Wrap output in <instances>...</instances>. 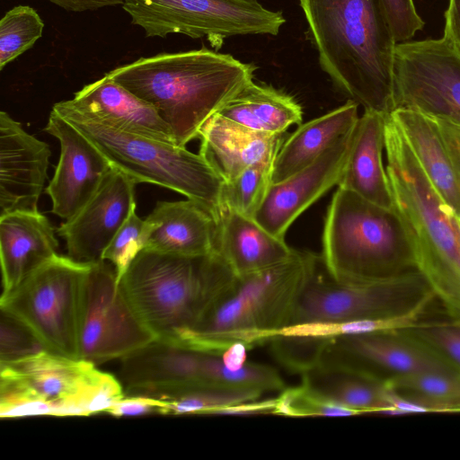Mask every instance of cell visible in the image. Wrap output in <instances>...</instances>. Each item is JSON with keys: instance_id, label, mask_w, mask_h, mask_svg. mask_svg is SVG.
I'll return each instance as SVG.
<instances>
[{"instance_id": "obj_1", "label": "cell", "mask_w": 460, "mask_h": 460, "mask_svg": "<svg viewBox=\"0 0 460 460\" xmlns=\"http://www.w3.org/2000/svg\"><path fill=\"white\" fill-rule=\"evenodd\" d=\"M321 68L364 111L394 110L396 42L380 0H298Z\"/></svg>"}, {"instance_id": "obj_2", "label": "cell", "mask_w": 460, "mask_h": 460, "mask_svg": "<svg viewBox=\"0 0 460 460\" xmlns=\"http://www.w3.org/2000/svg\"><path fill=\"white\" fill-rule=\"evenodd\" d=\"M256 68L203 46L142 57L106 75L153 105L176 145L185 146L210 117L253 81Z\"/></svg>"}, {"instance_id": "obj_3", "label": "cell", "mask_w": 460, "mask_h": 460, "mask_svg": "<svg viewBox=\"0 0 460 460\" xmlns=\"http://www.w3.org/2000/svg\"><path fill=\"white\" fill-rule=\"evenodd\" d=\"M385 151L394 209L415 269L452 320L460 322V217L437 192L391 114L385 119Z\"/></svg>"}, {"instance_id": "obj_4", "label": "cell", "mask_w": 460, "mask_h": 460, "mask_svg": "<svg viewBox=\"0 0 460 460\" xmlns=\"http://www.w3.org/2000/svg\"><path fill=\"white\" fill-rule=\"evenodd\" d=\"M234 277L217 252L184 256L144 248L119 284L155 338L174 341L208 314Z\"/></svg>"}, {"instance_id": "obj_5", "label": "cell", "mask_w": 460, "mask_h": 460, "mask_svg": "<svg viewBox=\"0 0 460 460\" xmlns=\"http://www.w3.org/2000/svg\"><path fill=\"white\" fill-rule=\"evenodd\" d=\"M308 272V252L235 276L226 292L194 327L173 341L222 354L234 343L248 348L269 342L290 321Z\"/></svg>"}, {"instance_id": "obj_6", "label": "cell", "mask_w": 460, "mask_h": 460, "mask_svg": "<svg viewBox=\"0 0 460 460\" xmlns=\"http://www.w3.org/2000/svg\"><path fill=\"white\" fill-rule=\"evenodd\" d=\"M95 366L47 349L0 362V417L105 413L126 394L120 380Z\"/></svg>"}, {"instance_id": "obj_7", "label": "cell", "mask_w": 460, "mask_h": 460, "mask_svg": "<svg viewBox=\"0 0 460 460\" xmlns=\"http://www.w3.org/2000/svg\"><path fill=\"white\" fill-rule=\"evenodd\" d=\"M323 261L340 283L360 285L416 270L406 233L387 209L338 186L323 230Z\"/></svg>"}, {"instance_id": "obj_8", "label": "cell", "mask_w": 460, "mask_h": 460, "mask_svg": "<svg viewBox=\"0 0 460 460\" xmlns=\"http://www.w3.org/2000/svg\"><path fill=\"white\" fill-rule=\"evenodd\" d=\"M52 110L89 139L111 166L137 183L163 186L198 201L217 219L224 181L199 154L119 128L77 110L69 100L55 103Z\"/></svg>"}, {"instance_id": "obj_9", "label": "cell", "mask_w": 460, "mask_h": 460, "mask_svg": "<svg viewBox=\"0 0 460 460\" xmlns=\"http://www.w3.org/2000/svg\"><path fill=\"white\" fill-rule=\"evenodd\" d=\"M119 376L126 394L157 399L196 389H285L282 377L271 367L248 361L233 370L224 364L222 354L162 339L120 358Z\"/></svg>"}, {"instance_id": "obj_10", "label": "cell", "mask_w": 460, "mask_h": 460, "mask_svg": "<svg viewBox=\"0 0 460 460\" xmlns=\"http://www.w3.org/2000/svg\"><path fill=\"white\" fill-rule=\"evenodd\" d=\"M89 265L55 255L1 296V311L22 323L45 349L79 358L83 288Z\"/></svg>"}, {"instance_id": "obj_11", "label": "cell", "mask_w": 460, "mask_h": 460, "mask_svg": "<svg viewBox=\"0 0 460 460\" xmlns=\"http://www.w3.org/2000/svg\"><path fill=\"white\" fill-rule=\"evenodd\" d=\"M429 290L417 270L367 284H342L328 272L321 254L308 252L307 276L288 326L393 316Z\"/></svg>"}, {"instance_id": "obj_12", "label": "cell", "mask_w": 460, "mask_h": 460, "mask_svg": "<svg viewBox=\"0 0 460 460\" xmlns=\"http://www.w3.org/2000/svg\"><path fill=\"white\" fill-rule=\"evenodd\" d=\"M121 6L146 37L206 38L216 50L234 36H276L286 22L281 11L258 0H123Z\"/></svg>"}, {"instance_id": "obj_13", "label": "cell", "mask_w": 460, "mask_h": 460, "mask_svg": "<svg viewBox=\"0 0 460 460\" xmlns=\"http://www.w3.org/2000/svg\"><path fill=\"white\" fill-rule=\"evenodd\" d=\"M155 336L140 320L111 263L89 265L82 296L79 358L94 365L122 358Z\"/></svg>"}, {"instance_id": "obj_14", "label": "cell", "mask_w": 460, "mask_h": 460, "mask_svg": "<svg viewBox=\"0 0 460 460\" xmlns=\"http://www.w3.org/2000/svg\"><path fill=\"white\" fill-rule=\"evenodd\" d=\"M394 85V110H413L460 126V54L444 38L397 43Z\"/></svg>"}, {"instance_id": "obj_15", "label": "cell", "mask_w": 460, "mask_h": 460, "mask_svg": "<svg viewBox=\"0 0 460 460\" xmlns=\"http://www.w3.org/2000/svg\"><path fill=\"white\" fill-rule=\"evenodd\" d=\"M314 367L349 371L382 384L393 376L460 371L445 356L406 331L326 340L321 343Z\"/></svg>"}, {"instance_id": "obj_16", "label": "cell", "mask_w": 460, "mask_h": 460, "mask_svg": "<svg viewBox=\"0 0 460 460\" xmlns=\"http://www.w3.org/2000/svg\"><path fill=\"white\" fill-rule=\"evenodd\" d=\"M137 184L134 179L111 166L87 203L57 230L66 241L70 259L84 264L103 261L111 239L136 209Z\"/></svg>"}, {"instance_id": "obj_17", "label": "cell", "mask_w": 460, "mask_h": 460, "mask_svg": "<svg viewBox=\"0 0 460 460\" xmlns=\"http://www.w3.org/2000/svg\"><path fill=\"white\" fill-rule=\"evenodd\" d=\"M44 130L60 143V156L45 192L51 212L67 220L93 197L111 168L100 150L79 130L51 110Z\"/></svg>"}, {"instance_id": "obj_18", "label": "cell", "mask_w": 460, "mask_h": 460, "mask_svg": "<svg viewBox=\"0 0 460 460\" xmlns=\"http://www.w3.org/2000/svg\"><path fill=\"white\" fill-rule=\"evenodd\" d=\"M354 128L307 167L283 181L271 183L253 218L273 235L285 239L294 221L332 187L338 186Z\"/></svg>"}, {"instance_id": "obj_19", "label": "cell", "mask_w": 460, "mask_h": 460, "mask_svg": "<svg viewBox=\"0 0 460 460\" xmlns=\"http://www.w3.org/2000/svg\"><path fill=\"white\" fill-rule=\"evenodd\" d=\"M50 156L47 143L0 112V216L38 211Z\"/></svg>"}, {"instance_id": "obj_20", "label": "cell", "mask_w": 460, "mask_h": 460, "mask_svg": "<svg viewBox=\"0 0 460 460\" xmlns=\"http://www.w3.org/2000/svg\"><path fill=\"white\" fill-rule=\"evenodd\" d=\"M390 114L437 192L460 217V126L409 109Z\"/></svg>"}, {"instance_id": "obj_21", "label": "cell", "mask_w": 460, "mask_h": 460, "mask_svg": "<svg viewBox=\"0 0 460 460\" xmlns=\"http://www.w3.org/2000/svg\"><path fill=\"white\" fill-rule=\"evenodd\" d=\"M217 233L216 217L198 201H158L145 219L144 248L184 256L207 255L216 252Z\"/></svg>"}, {"instance_id": "obj_22", "label": "cell", "mask_w": 460, "mask_h": 460, "mask_svg": "<svg viewBox=\"0 0 460 460\" xmlns=\"http://www.w3.org/2000/svg\"><path fill=\"white\" fill-rule=\"evenodd\" d=\"M288 136L259 133L216 113L199 130V155L226 182L253 164L273 165Z\"/></svg>"}, {"instance_id": "obj_23", "label": "cell", "mask_w": 460, "mask_h": 460, "mask_svg": "<svg viewBox=\"0 0 460 460\" xmlns=\"http://www.w3.org/2000/svg\"><path fill=\"white\" fill-rule=\"evenodd\" d=\"M55 234L48 217L39 210L0 216L1 296L58 254Z\"/></svg>"}, {"instance_id": "obj_24", "label": "cell", "mask_w": 460, "mask_h": 460, "mask_svg": "<svg viewBox=\"0 0 460 460\" xmlns=\"http://www.w3.org/2000/svg\"><path fill=\"white\" fill-rule=\"evenodd\" d=\"M69 101L77 110L119 128L176 145L155 107L106 74L75 92Z\"/></svg>"}, {"instance_id": "obj_25", "label": "cell", "mask_w": 460, "mask_h": 460, "mask_svg": "<svg viewBox=\"0 0 460 460\" xmlns=\"http://www.w3.org/2000/svg\"><path fill=\"white\" fill-rule=\"evenodd\" d=\"M216 252L235 276L259 271L289 259L296 252L253 217L221 208Z\"/></svg>"}, {"instance_id": "obj_26", "label": "cell", "mask_w": 460, "mask_h": 460, "mask_svg": "<svg viewBox=\"0 0 460 460\" xmlns=\"http://www.w3.org/2000/svg\"><path fill=\"white\" fill-rule=\"evenodd\" d=\"M386 115L364 111L363 115L358 118L338 186L377 206L394 209L388 177L383 162Z\"/></svg>"}, {"instance_id": "obj_27", "label": "cell", "mask_w": 460, "mask_h": 460, "mask_svg": "<svg viewBox=\"0 0 460 460\" xmlns=\"http://www.w3.org/2000/svg\"><path fill=\"white\" fill-rule=\"evenodd\" d=\"M358 104L343 105L307 121L288 136L272 167L271 183L289 178L313 164L324 151L349 133L358 120Z\"/></svg>"}, {"instance_id": "obj_28", "label": "cell", "mask_w": 460, "mask_h": 460, "mask_svg": "<svg viewBox=\"0 0 460 460\" xmlns=\"http://www.w3.org/2000/svg\"><path fill=\"white\" fill-rule=\"evenodd\" d=\"M218 115L251 130L278 135L302 123L303 111L289 94L253 81L226 102Z\"/></svg>"}, {"instance_id": "obj_29", "label": "cell", "mask_w": 460, "mask_h": 460, "mask_svg": "<svg viewBox=\"0 0 460 460\" xmlns=\"http://www.w3.org/2000/svg\"><path fill=\"white\" fill-rule=\"evenodd\" d=\"M302 384L326 402L358 414L391 415L389 387L349 371L314 367L302 374Z\"/></svg>"}, {"instance_id": "obj_30", "label": "cell", "mask_w": 460, "mask_h": 460, "mask_svg": "<svg viewBox=\"0 0 460 460\" xmlns=\"http://www.w3.org/2000/svg\"><path fill=\"white\" fill-rule=\"evenodd\" d=\"M384 384L411 401L412 413L460 412V371L393 376Z\"/></svg>"}, {"instance_id": "obj_31", "label": "cell", "mask_w": 460, "mask_h": 460, "mask_svg": "<svg viewBox=\"0 0 460 460\" xmlns=\"http://www.w3.org/2000/svg\"><path fill=\"white\" fill-rule=\"evenodd\" d=\"M44 22L29 5H16L0 20V70L29 50L42 37Z\"/></svg>"}, {"instance_id": "obj_32", "label": "cell", "mask_w": 460, "mask_h": 460, "mask_svg": "<svg viewBox=\"0 0 460 460\" xmlns=\"http://www.w3.org/2000/svg\"><path fill=\"white\" fill-rule=\"evenodd\" d=\"M263 393L246 389H196L161 398L164 415L219 414L226 408L258 400Z\"/></svg>"}, {"instance_id": "obj_33", "label": "cell", "mask_w": 460, "mask_h": 460, "mask_svg": "<svg viewBox=\"0 0 460 460\" xmlns=\"http://www.w3.org/2000/svg\"><path fill=\"white\" fill-rule=\"evenodd\" d=\"M272 164H253L238 176L223 183L220 208L253 217L271 184Z\"/></svg>"}, {"instance_id": "obj_34", "label": "cell", "mask_w": 460, "mask_h": 460, "mask_svg": "<svg viewBox=\"0 0 460 460\" xmlns=\"http://www.w3.org/2000/svg\"><path fill=\"white\" fill-rule=\"evenodd\" d=\"M274 414L290 417L359 415L356 411L332 404L305 385L282 390Z\"/></svg>"}, {"instance_id": "obj_35", "label": "cell", "mask_w": 460, "mask_h": 460, "mask_svg": "<svg viewBox=\"0 0 460 460\" xmlns=\"http://www.w3.org/2000/svg\"><path fill=\"white\" fill-rule=\"evenodd\" d=\"M144 227L145 220L134 209L104 251L103 261L113 265L119 282L132 260L144 248Z\"/></svg>"}, {"instance_id": "obj_36", "label": "cell", "mask_w": 460, "mask_h": 460, "mask_svg": "<svg viewBox=\"0 0 460 460\" xmlns=\"http://www.w3.org/2000/svg\"><path fill=\"white\" fill-rule=\"evenodd\" d=\"M429 345L460 368V322H421L418 326L404 330Z\"/></svg>"}, {"instance_id": "obj_37", "label": "cell", "mask_w": 460, "mask_h": 460, "mask_svg": "<svg viewBox=\"0 0 460 460\" xmlns=\"http://www.w3.org/2000/svg\"><path fill=\"white\" fill-rule=\"evenodd\" d=\"M0 362L15 360L45 349L18 320L1 311Z\"/></svg>"}, {"instance_id": "obj_38", "label": "cell", "mask_w": 460, "mask_h": 460, "mask_svg": "<svg viewBox=\"0 0 460 460\" xmlns=\"http://www.w3.org/2000/svg\"><path fill=\"white\" fill-rule=\"evenodd\" d=\"M380 3L396 43L409 41L424 27L413 0H380Z\"/></svg>"}, {"instance_id": "obj_39", "label": "cell", "mask_w": 460, "mask_h": 460, "mask_svg": "<svg viewBox=\"0 0 460 460\" xmlns=\"http://www.w3.org/2000/svg\"><path fill=\"white\" fill-rule=\"evenodd\" d=\"M165 403L163 400L146 395L126 394L105 413L114 417H131L147 414H164Z\"/></svg>"}, {"instance_id": "obj_40", "label": "cell", "mask_w": 460, "mask_h": 460, "mask_svg": "<svg viewBox=\"0 0 460 460\" xmlns=\"http://www.w3.org/2000/svg\"><path fill=\"white\" fill-rule=\"evenodd\" d=\"M443 38L460 54V0H448Z\"/></svg>"}, {"instance_id": "obj_41", "label": "cell", "mask_w": 460, "mask_h": 460, "mask_svg": "<svg viewBox=\"0 0 460 460\" xmlns=\"http://www.w3.org/2000/svg\"><path fill=\"white\" fill-rule=\"evenodd\" d=\"M277 398L250 401L222 410L219 414H274Z\"/></svg>"}, {"instance_id": "obj_42", "label": "cell", "mask_w": 460, "mask_h": 460, "mask_svg": "<svg viewBox=\"0 0 460 460\" xmlns=\"http://www.w3.org/2000/svg\"><path fill=\"white\" fill-rule=\"evenodd\" d=\"M54 4L69 12H85L103 7L121 5L123 0H49Z\"/></svg>"}, {"instance_id": "obj_43", "label": "cell", "mask_w": 460, "mask_h": 460, "mask_svg": "<svg viewBox=\"0 0 460 460\" xmlns=\"http://www.w3.org/2000/svg\"><path fill=\"white\" fill-rule=\"evenodd\" d=\"M249 348L243 343H234L222 353L224 364L230 369L238 370L246 365L247 349Z\"/></svg>"}]
</instances>
